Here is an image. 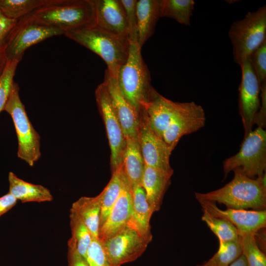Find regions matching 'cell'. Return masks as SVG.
<instances>
[{
  "label": "cell",
  "mask_w": 266,
  "mask_h": 266,
  "mask_svg": "<svg viewBox=\"0 0 266 266\" xmlns=\"http://www.w3.org/2000/svg\"><path fill=\"white\" fill-rule=\"evenodd\" d=\"M233 172V179L224 187L205 193L196 192V199L198 201L218 202L228 208L266 210V173L253 179L237 170Z\"/></svg>",
  "instance_id": "cell-1"
},
{
  "label": "cell",
  "mask_w": 266,
  "mask_h": 266,
  "mask_svg": "<svg viewBox=\"0 0 266 266\" xmlns=\"http://www.w3.org/2000/svg\"><path fill=\"white\" fill-rule=\"evenodd\" d=\"M64 35L99 55L106 63V71L112 78H116L128 59L129 39L110 33L95 23L68 31Z\"/></svg>",
  "instance_id": "cell-2"
},
{
  "label": "cell",
  "mask_w": 266,
  "mask_h": 266,
  "mask_svg": "<svg viewBox=\"0 0 266 266\" xmlns=\"http://www.w3.org/2000/svg\"><path fill=\"white\" fill-rule=\"evenodd\" d=\"M116 80L122 95L139 115L158 93L151 85L150 72L138 43H130L128 59Z\"/></svg>",
  "instance_id": "cell-3"
},
{
  "label": "cell",
  "mask_w": 266,
  "mask_h": 266,
  "mask_svg": "<svg viewBox=\"0 0 266 266\" xmlns=\"http://www.w3.org/2000/svg\"><path fill=\"white\" fill-rule=\"evenodd\" d=\"M31 14L41 22L64 32L94 23L90 0H47Z\"/></svg>",
  "instance_id": "cell-4"
},
{
  "label": "cell",
  "mask_w": 266,
  "mask_h": 266,
  "mask_svg": "<svg viewBox=\"0 0 266 266\" xmlns=\"http://www.w3.org/2000/svg\"><path fill=\"white\" fill-rule=\"evenodd\" d=\"M234 62L240 67L266 41V5L232 23L228 32Z\"/></svg>",
  "instance_id": "cell-5"
},
{
  "label": "cell",
  "mask_w": 266,
  "mask_h": 266,
  "mask_svg": "<svg viewBox=\"0 0 266 266\" xmlns=\"http://www.w3.org/2000/svg\"><path fill=\"white\" fill-rule=\"evenodd\" d=\"M19 86L14 82L3 108L11 116L18 140L17 156L33 166L41 157L40 136L33 126L19 96Z\"/></svg>",
  "instance_id": "cell-6"
},
{
  "label": "cell",
  "mask_w": 266,
  "mask_h": 266,
  "mask_svg": "<svg viewBox=\"0 0 266 266\" xmlns=\"http://www.w3.org/2000/svg\"><path fill=\"white\" fill-rule=\"evenodd\" d=\"M266 169V132L257 127L244 136L239 151L223 163L224 177L237 170L253 178L263 175Z\"/></svg>",
  "instance_id": "cell-7"
},
{
  "label": "cell",
  "mask_w": 266,
  "mask_h": 266,
  "mask_svg": "<svg viewBox=\"0 0 266 266\" xmlns=\"http://www.w3.org/2000/svg\"><path fill=\"white\" fill-rule=\"evenodd\" d=\"M62 34H64L63 31L41 22L31 13L26 15L18 20L10 34L6 51L7 61H21L29 47Z\"/></svg>",
  "instance_id": "cell-8"
},
{
  "label": "cell",
  "mask_w": 266,
  "mask_h": 266,
  "mask_svg": "<svg viewBox=\"0 0 266 266\" xmlns=\"http://www.w3.org/2000/svg\"><path fill=\"white\" fill-rule=\"evenodd\" d=\"M142 232L133 219L121 231L112 237L101 241L111 262L121 266L139 258L152 239Z\"/></svg>",
  "instance_id": "cell-9"
},
{
  "label": "cell",
  "mask_w": 266,
  "mask_h": 266,
  "mask_svg": "<svg viewBox=\"0 0 266 266\" xmlns=\"http://www.w3.org/2000/svg\"><path fill=\"white\" fill-rule=\"evenodd\" d=\"M95 98L108 139L111 151V170L113 172L122 163L126 145V137L103 82L97 87Z\"/></svg>",
  "instance_id": "cell-10"
},
{
  "label": "cell",
  "mask_w": 266,
  "mask_h": 266,
  "mask_svg": "<svg viewBox=\"0 0 266 266\" xmlns=\"http://www.w3.org/2000/svg\"><path fill=\"white\" fill-rule=\"evenodd\" d=\"M204 109L194 101L180 102L179 107L163 134V139L173 151L180 138L198 131L205 125Z\"/></svg>",
  "instance_id": "cell-11"
},
{
  "label": "cell",
  "mask_w": 266,
  "mask_h": 266,
  "mask_svg": "<svg viewBox=\"0 0 266 266\" xmlns=\"http://www.w3.org/2000/svg\"><path fill=\"white\" fill-rule=\"evenodd\" d=\"M241 79L239 87V110L245 136L253 130L261 106V90L249 59L240 66Z\"/></svg>",
  "instance_id": "cell-12"
},
{
  "label": "cell",
  "mask_w": 266,
  "mask_h": 266,
  "mask_svg": "<svg viewBox=\"0 0 266 266\" xmlns=\"http://www.w3.org/2000/svg\"><path fill=\"white\" fill-rule=\"evenodd\" d=\"M137 139L145 165L173 173L169 163L172 150L151 129L142 114L140 115Z\"/></svg>",
  "instance_id": "cell-13"
},
{
  "label": "cell",
  "mask_w": 266,
  "mask_h": 266,
  "mask_svg": "<svg viewBox=\"0 0 266 266\" xmlns=\"http://www.w3.org/2000/svg\"><path fill=\"white\" fill-rule=\"evenodd\" d=\"M199 202L203 210L232 224L237 230L239 235L245 234L256 235L259 231L266 227V210H248L228 208L222 210L216 205L215 202L205 200Z\"/></svg>",
  "instance_id": "cell-14"
},
{
  "label": "cell",
  "mask_w": 266,
  "mask_h": 266,
  "mask_svg": "<svg viewBox=\"0 0 266 266\" xmlns=\"http://www.w3.org/2000/svg\"><path fill=\"white\" fill-rule=\"evenodd\" d=\"M90 1L95 24L110 33L129 39L126 15L120 0Z\"/></svg>",
  "instance_id": "cell-15"
},
{
  "label": "cell",
  "mask_w": 266,
  "mask_h": 266,
  "mask_svg": "<svg viewBox=\"0 0 266 266\" xmlns=\"http://www.w3.org/2000/svg\"><path fill=\"white\" fill-rule=\"evenodd\" d=\"M133 217L132 188L125 183L109 214L99 231V238L104 241L124 229Z\"/></svg>",
  "instance_id": "cell-16"
},
{
  "label": "cell",
  "mask_w": 266,
  "mask_h": 266,
  "mask_svg": "<svg viewBox=\"0 0 266 266\" xmlns=\"http://www.w3.org/2000/svg\"><path fill=\"white\" fill-rule=\"evenodd\" d=\"M111 102L126 137H137L140 115L124 98L118 87L116 78L105 70L104 81Z\"/></svg>",
  "instance_id": "cell-17"
},
{
  "label": "cell",
  "mask_w": 266,
  "mask_h": 266,
  "mask_svg": "<svg viewBox=\"0 0 266 266\" xmlns=\"http://www.w3.org/2000/svg\"><path fill=\"white\" fill-rule=\"evenodd\" d=\"M180 102L168 100L158 93L141 113L151 129L163 138L164 132L176 112Z\"/></svg>",
  "instance_id": "cell-18"
},
{
  "label": "cell",
  "mask_w": 266,
  "mask_h": 266,
  "mask_svg": "<svg viewBox=\"0 0 266 266\" xmlns=\"http://www.w3.org/2000/svg\"><path fill=\"white\" fill-rule=\"evenodd\" d=\"M172 174L145 165L141 186L154 213L161 208L165 194L170 185Z\"/></svg>",
  "instance_id": "cell-19"
},
{
  "label": "cell",
  "mask_w": 266,
  "mask_h": 266,
  "mask_svg": "<svg viewBox=\"0 0 266 266\" xmlns=\"http://www.w3.org/2000/svg\"><path fill=\"white\" fill-rule=\"evenodd\" d=\"M161 0H137L136 13L138 29V44L142 48L153 34L161 17Z\"/></svg>",
  "instance_id": "cell-20"
},
{
  "label": "cell",
  "mask_w": 266,
  "mask_h": 266,
  "mask_svg": "<svg viewBox=\"0 0 266 266\" xmlns=\"http://www.w3.org/2000/svg\"><path fill=\"white\" fill-rule=\"evenodd\" d=\"M8 193L22 202H45L53 200L50 190L41 185L28 182L19 178L14 173H8Z\"/></svg>",
  "instance_id": "cell-21"
},
{
  "label": "cell",
  "mask_w": 266,
  "mask_h": 266,
  "mask_svg": "<svg viewBox=\"0 0 266 266\" xmlns=\"http://www.w3.org/2000/svg\"><path fill=\"white\" fill-rule=\"evenodd\" d=\"M126 145L122 164L124 171L133 189L141 185L145 164L137 137H126Z\"/></svg>",
  "instance_id": "cell-22"
},
{
  "label": "cell",
  "mask_w": 266,
  "mask_h": 266,
  "mask_svg": "<svg viewBox=\"0 0 266 266\" xmlns=\"http://www.w3.org/2000/svg\"><path fill=\"white\" fill-rule=\"evenodd\" d=\"M69 212L75 213L82 220L94 238H99L101 212L100 195L80 198L72 203Z\"/></svg>",
  "instance_id": "cell-23"
},
{
  "label": "cell",
  "mask_w": 266,
  "mask_h": 266,
  "mask_svg": "<svg viewBox=\"0 0 266 266\" xmlns=\"http://www.w3.org/2000/svg\"><path fill=\"white\" fill-rule=\"evenodd\" d=\"M127 181L128 179L121 163L112 172V176L109 182L99 194L101 200L99 229L106 220L113 205Z\"/></svg>",
  "instance_id": "cell-24"
},
{
  "label": "cell",
  "mask_w": 266,
  "mask_h": 266,
  "mask_svg": "<svg viewBox=\"0 0 266 266\" xmlns=\"http://www.w3.org/2000/svg\"><path fill=\"white\" fill-rule=\"evenodd\" d=\"M132 199L133 220L142 232L153 237L151 232L150 219L154 212L141 185L136 186L132 189Z\"/></svg>",
  "instance_id": "cell-25"
},
{
  "label": "cell",
  "mask_w": 266,
  "mask_h": 266,
  "mask_svg": "<svg viewBox=\"0 0 266 266\" xmlns=\"http://www.w3.org/2000/svg\"><path fill=\"white\" fill-rule=\"evenodd\" d=\"M69 212L71 237L67 242L68 249L85 258L93 237L82 220L75 213Z\"/></svg>",
  "instance_id": "cell-26"
},
{
  "label": "cell",
  "mask_w": 266,
  "mask_h": 266,
  "mask_svg": "<svg viewBox=\"0 0 266 266\" xmlns=\"http://www.w3.org/2000/svg\"><path fill=\"white\" fill-rule=\"evenodd\" d=\"M194 6L193 0H161V17L172 18L180 24L189 26Z\"/></svg>",
  "instance_id": "cell-27"
},
{
  "label": "cell",
  "mask_w": 266,
  "mask_h": 266,
  "mask_svg": "<svg viewBox=\"0 0 266 266\" xmlns=\"http://www.w3.org/2000/svg\"><path fill=\"white\" fill-rule=\"evenodd\" d=\"M47 0H0V11L7 18L18 20L43 5Z\"/></svg>",
  "instance_id": "cell-28"
},
{
  "label": "cell",
  "mask_w": 266,
  "mask_h": 266,
  "mask_svg": "<svg viewBox=\"0 0 266 266\" xmlns=\"http://www.w3.org/2000/svg\"><path fill=\"white\" fill-rule=\"evenodd\" d=\"M201 220L217 236L219 242L233 240L240 237L236 228L227 220L214 217L205 210Z\"/></svg>",
  "instance_id": "cell-29"
},
{
  "label": "cell",
  "mask_w": 266,
  "mask_h": 266,
  "mask_svg": "<svg viewBox=\"0 0 266 266\" xmlns=\"http://www.w3.org/2000/svg\"><path fill=\"white\" fill-rule=\"evenodd\" d=\"M241 255L239 237L233 240L219 242L218 251L207 262L211 266H229Z\"/></svg>",
  "instance_id": "cell-30"
},
{
  "label": "cell",
  "mask_w": 266,
  "mask_h": 266,
  "mask_svg": "<svg viewBox=\"0 0 266 266\" xmlns=\"http://www.w3.org/2000/svg\"><path fill=\"white\" fill-rule=\"evenodd\" d=\"M242 254L248 266H266V258L257 243L256 235L245 234L240 235Z\"/></svg>",
  "instance_id": "cell-31"
},
{
  "label": "cell",
  "mask_w": 266,
  "mask_h": 266,
  "mask_svg": "<svg viewBox=\"0 0 266 266\" xmlns=\"http://www.w3.org/2000/svg\"><path fill=\"white\" fill-rule=\"evenodd\" d=\"M20 61L18 60L7 61L0 76V113L3 108L14 82V77Z\"/></svg>",
  "instance_id": "cell-32"
},
{
  "label": "cell",
  "mask_w": 266,
  "mask_h": 266,
  "mask_svg": "<svg viewBox=\"0 0 266 266\" xmlns=\"http://www.w3.org/2000/svg\"><path fill=\"white\" fill-rule=\"evenodd\" d=\"M249 60L259 82L261 91L266 89V41L249 56Z\"/></svg>",
  "instance_id": "cell-33"
},
{
  "label": "cell",
  "mask_w": 266,
  "mask_h": 266,
  "mask_svg": "<svg viewBox=\"0 0 266 266\" xmlns=\"http://www.w3.org/2000/svg\"><path fill=\"white\" fill-rule=\"evenodd\" d=\"M85 258L89 266H118L109 260L99 238H93Z\"/></svg>",
  "instance_id": "cell-34"
},
{
  "label": "cell",
  "mask_w": 266,
  "mask_h": 266,
  "mask_svg": "<svg viewBox=\"0 0 266 266\" xmlns=\"http://www.w3.org/2000/svg\"><path fill=\"white\" fill-rule=\"evenodd\" d=\"M17 21L7 18L0 11V76L7 62L6 51L8 39Z\"/></svg>",
  "instance_id": "cell-35"
},
{
  "label": "cell",
  "mask_w": 266,
  "mask_h": 266,
  "mask_svg": "<svg viewBox=\"0 0 266 266\" xmlns=\"http://www.w3.org/2000/svg\"><path fill=\"white\" fill-rule=\"evenodd\" d=\"M122 4L129 29L130 43H138V29L136 13L137 0H120Z\"/></svg>",
  "instance_id": "cell-36"
},
{
  "label": "cell",
  "mask_w": 266,
  "mask_h": 266,
  "mask_svg": "<svg viewBox=\"0 0 266 266\" xmlns=\"http://www.w3.org/2000/svg\"><path fill=\"white\" fill-rule=\"evenodd\" d=\"M17 200L8 192L0 197V217L12 209Z\"/></svg>",
  "instance_id": "cell-37"
},
{
  "label": "cell",
  "mask_w": 266,
  "mask_h": 266,
  "mask_svg": "<svg viewBox=\"0 0 266 266\" xmlns=\"http://www.w3.org/2000/svg\"><path fill=\"white\" fill-rule=\"evenodd\" d=\"M68 266H89L85 258L75 251L68 249Z\"/></svg>",
  "instance_id": "cell-38"
},
{
  "label": "cell",
  "mask_w": 266,
  "mask_h": 266,
  "mask_svg": "<svg viewBox=\"0 0 266 266\" xmlns=\"http://www.w3.org/2000/svg\"><path fill=\"white\" fill-rule=\"evenodd\" d=\"M229 266H248L244 256L242 254Z\"/></svg>",
  "instance_id": "cell-39"
},
{
  "label": "cell",
  "mask_w": 266,
  "mask_h": 266,
  "mask_svg": "<svg viewBox=\"0 0 266 266\" xmlns=\"http://www.w3.org/2000/svg\"><path fill=\"white\" fill-rule=\"evenodd\" d=\"M197 266H211L207 262H206L204 264L200 265H198Z\"/></svg>",
  "instance_id": "cell-40"
}]
</instances>
